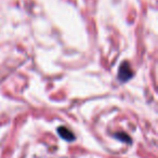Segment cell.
Returning a JSON list of instances; mask_svg holds the SVG:
<instances>
[{"instance_id":"cell-1","label":"cell","mask_w":158,"mask_h":158,"mask_svg":"<svg viewBox=\"0 0 158 158\" xmlns=\"http://www.w3.org/2000/svg\"><path fill=\"white\" fill-rule=\"evenodd\" d=\"M132 76V70L130 68L129 64L127 62L121 64L120 68H119V74H118V77L120 79L121 81H127L128 79H130Z\"/></svg>"},{"instance_id":"cell-2","label":"cell","mask_w":158,"mask_h":158,"mask_svg":"<svg viewBox=\"0 0 158 158\" xmlns=\"http://www.w3.org/2000/svg\"><path fill=\"white\" fill-rule=\"evenodd\" d=\"M57 131H59L60 136H61V138H63L64 140H66V141H73L75 139V136H74V134H73V132L69 131V130H68L67 128H65V127H60Z\"/></svg>"}]
</instances>
